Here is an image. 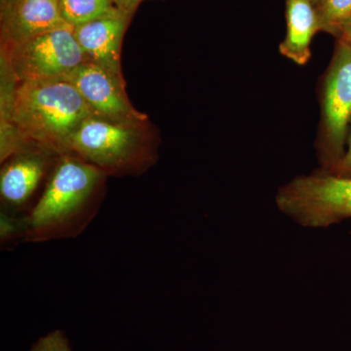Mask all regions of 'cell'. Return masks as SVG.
Segmentation results:
<instances>
[{"instance_id": "cell-1", "label": "cell", "mask_w": 351, "mask_h": 351, "mask_svg": "<svg viewBox=\"0 0 351 351\" xmlns=\"http://www.w3.org/2000/svg\"><path fill=\"white\" fill-rule=\"evenodd\" d=\"M95 114L68 80L16 82L2 94L1 160L25 147L63 156L83 121Z\"/></svg>"}, {"instance_id": "cell-2", "label": "cell", "mask_w": 351, "mask_h": 351, "mask_svg": "<svg viewBox=\"0 0 351 351\" xmlns=\"http://www.w3.org/2000/svg\"><path fill=\"white\" fill-rule=\"evenodd\" d=\"M108 175L73 154H63L43 195L27 216L25 241L71 239L82 235L98 214Z\"/></svg>"}, {"instance_id": "cell-3", "label": "cell", "mask_w": 351, "mask_h": 351, "mask_svg": "<svg viewBox=\"0 0 351 351\" xmlns=\"http://www.w3.org/2000/svg\"><path fill=\"white\" fill-rule=\"evenodd\" d=\"M147 121L90 115L71 138L68 154L108 176L141 174L154 165L157 157Z\"/></svg>"}, {"instance_id": "cell-4", "label": "cell", "mask_w": 351, "mask_h": 351, "mask_svg": "<svg viewBox=\"0 0 351 351\" xmlns=\"http://www.w3.org/2000/svg\"><path fill=\"white\" fill-rule=\"evenodd\" d=\"M277 207L306 228H320L351 218V177L320 169L279 188Z\"/></svg>"}, {"instance_id": "cell-5", "label": "cell", "mask_w": 351, "mask_h": 351, "mask_svg": "<svg viewBox=\"0 0 351 351\" xmlns=\"http://www.w3.org/2000/svg\"><path fill=\"white\" fill-rule=\"evenodd\" d=\"M320 122L315 140L321 169L332 171L345 156L351 124V44L337 39L319 90Z\"/></svg>"}, {"instance_id": "cell-6", "label": "cell", "mask_w": 351, "mask_h": 351, "mask_svg": "<svg viewBox=\"0 0 351 351\" xmlns=\"http://www.w3.org/2000/svg\"><path fill=\"white\" fill-rule=\"evenodd\" d=\"M2 59L16 82L66 80L85 62L73 27L2 45Z\"/></svg>"}, {"instance_id": "cell-7", "label": "cell", "mask_w": 351, "mask_h": 351, "mask_svg": "<svg viewBox=\"0 0 351 351\" xmlns=\"http://www.w3.org/2000/svg\"><path fill=\"white\" fill-rule=\"evenodd\" d=\"M59 154L29 147L3 161L0 173L2 211L27 216L39 199V189L47 182Z\"/></svg>"}, {"instance_id": "cell-8", "label": "cell", "mask_w": 351, "mask_h": 351, "mask_svg": "<svg viewBox=\"0 0 351 351\" xmlns=\"http://www.w3.org/2000/svg\"><path fill=\"white\" fill-rule=\"evenodd\" d=\"M66 80L76 88L95 114L112 119L147 120L129 101L123 75L84 62Z\"/></svg>"}, {"instance_id": "cell-9", "label": "cell", "mask_w": 351, "mask_h": 351, "mask_svg": "<svg viewBox=\"0 0 351 351\" xmlns=\"http://www.w3.org/2000/svg\"><path fill=\"white\" fill-rule=\"evenodd\" d=\"M71 27L60 10L59 0H6L1 3L2 45Z\"/></svg>"}, {"instance_id": "cell-10", "label": "cell", "mask_w": 351, "mask_h": 351, "mask_svg": "<svg viewBox=\"0 0 351 351\" xmlns=\"http://www.w3.org/2000/svg\"><path fill=\"white\" fill-rule=\"evenodd\" d=\"M129 20L130 16L117 7L99 19L73 27V34L83 51L85 62L99 64L122 75L120 53Z\"/></svg>"}, {"instance_id": "cell-11", "label": "cell", "mask_w": 351, "mask_h": 351, "mask_svg": "<svg viewBox=\"0 0 351 351\" xmlns=\"http://www.w3.org/2000/svg\"><path fill=\"white\" fill-rule=\"evenodd\" d=\"M286 36L279 52L293 63L304 66L311 58V43L321 32L320 18L313 0H286Z\"/></svg>"}, {"instance_id": "cell-12", "label": "cell", "mask_w": 351, "mask_h": 351, "mask_svg": "<svg viewBox=\"0 0 351 351\" xmlns=\"http://www.w3.org/2000/svg\"><path fill=\"white\" fill-rule=\"evenodd\" d=\"M59 5L64 20L73 27L99 19L117 8L113 0H59Z\"/></svg>"}, {"instance_id": "cell-13", "label": "cell", "mask_w": 351, "mask_h": 351, "mask_svg": "<svg viewBox=\"0 0 351 351\" xmlns=\"http://www.w3.org/2000/svg\"><path fill=\"white\" fill-rule=\"evenodd\" d=\"M316 8L321 32L339 38L341 27L351 18V0H323Z\"/></svg>"}, {"instance_id": "cell-14", "label": "cell", "mask_w": 351, "mask_h": 351, "mask_svg": "<svg viewBox=\"0 0 351 351\" xmlns=\"http://www.w3.org/2000/svg\"><path fill=\"white\" fill-rule=\"evenodd\" d=\"M27 232V216H19L0 212V243L1 246H10L16 242L25 241Z\"/></svg>"}, {"instance_id": "cell-15", "label": "cell", "mask_w": 351, "mask_h": 351, "mask_svg": "<svg viewBox=\"0 0 351 351\" xmlns=\"http://www.w3.org/2000/svg\"><path fill=\"white\" fill-rule=\"evenodd\" d=\"M29 351H71L69 339L61 330H54L41 337Z\"/></svg>"}, {"instance_id": "cell-16", "label": "cell", "mask_w": 351, "mask_h": 351, "mask_svg": "<svg viewBox=\"0 0 351 351\" xmlns=\"http://www.w3.org/2000/svg\"><path fill=\"white\" fill-rule=\"evenodd\" d=\"M329 172L341 176V177H351V130L350 133H348L345 156L341 159L338 165L334 168V170L329 171Z\"/></svg>"}, {"instance_id": "cell-17", "label": "cell", "mask_w": 351, "mask_h": 351, "mask_svg": "<svg viewBox=\"0 0 351 351\" xmlns=\"http://www.w3.org/2000/svg\"><path fill=\"white\" fill-rule=\"evenodd\" d=\"M143 1L145 0H113L114 5L130 17Z\"/></svg>"}, {"instance_id": "cell-18", "label": "cell", "mask_w": 351, "mask_h": 351, "mask_svg": "<svg viewBox=\"0 0 351 351\" xmlns=\"http://www.w3.org/2000/svg\"><path fill=\"white\" fill-rule=\"evenodd\" d=\"M339 38L345 39L346 41L351 44V18L346 21L343 27H341Z\"/></svg>"}, {"instance_id": "cell-19", "label": "cell", "mask_w": 351, "mask_h": 351, "mask_svg": "<svg viewBox=\"0 0 351 351\" xmlns=\"http://www.w3.org/2000/svg\"><path fill=\"white\" fill-rule=\"evenodd\" d=\"M322 1H323V0H313V2L314 4H315V6L319 5L321 2H322Z\"/></svg>"}]
</instances>
